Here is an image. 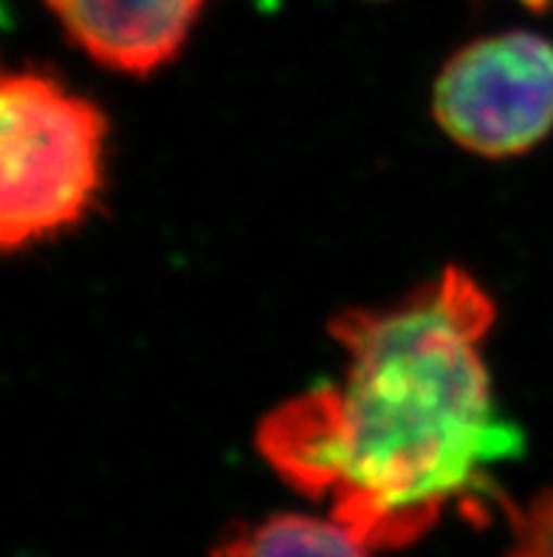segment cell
Wrapping results in <instances>:
<instances>
[{
	"label": "cell",
	"instance_id": "obj_3",
	"mask_svg": "<svg viewBox=\"0 0 553 557\" xmlns=\"http://www.w3.org/2000/svg\"><path fill=\"white\" fill-rule=\"evenodd\" d=\"M432 111L472 153H526L553 131V42L531 32L469 42L443 65Z\"/></svg>",
	"mask_w": 553,
	"mask_h": 557
},
{
	"label": "cell",
	"instance_id": "obj_5",
	"mask_svg": "<svg viewBox=\"0 0 553 557\" xmlns=\"http://www.w3.org/2000/svg\"><path fill=\"white\" fill-rule=\"evenodd\" d=\"M367 552L370 546L337 518L286 512L229 532L215 557H367Z\"/></svg>",
	"mask_w": 553,
	"mask_h": 557
},
{
	"label": "cell",
	"instance_id": "obj_4",
	"mask_svg": "<svg viewBox=\"0 0 553 557\" xmlns=\"http://www.w3.org/2000/svg\"><path fill=\"white\" fill-rule=\"evenodd\" d=\"M65 35L105 69L150 74L181 51L206 0H46Z\"/></svg>",
	"mask_w": 553,
	"mask_h": 557
},
{
	"label": "cell",
	"instance_id": "obj_1",
	"mask_svg": "<svg viewBox=\"0 0 553 557\" xmlns=\"http://www.w3.org/2000/svg\"><path fill=\"white\" fill-rule=\"evenodd\" d=\"M491 325L489 292L455 267L401 304L348 311L334 323L344 376L272 410L260 456L370 549L415 544L519 450L483 360Z\"/></svg>",
	"mask_w": 553,
	"mask_h": 557
},
{
	"label": "cell",
	"instance_id": "obj_2",
	"mask_svg": "<svg viewBox=\"0 0 553 557\" xmlns=\"http://www.w3.org/2000/svg\"><path fill=\"white\" fill-rule=\"evenodd\" d=\"M105 116L35 71H9L0 91V240L3 249L79 224L102 187Z\"/></svg>",
	"mask_w": 553,
	"mask_h": 557
},
{
	"label": "cell",
	"instance_id": "obj_6",
	"mask_svg": "<svg viewBox=\"0 0 553 557\" xmlns=\"http://www.w3.org/2000/svg\"><path fill=\"white\" fill-rule=\"evenodd\" d=\"M512 549L505 557H553V484L514 512Z\"/></svg>",
	"mask_w": 553,
	"mask_h": 557
},
{
	"label": "cell",
	"instance_id": "obj_7",
	"mask_svg": "<svg viewBox=\"0 0 553 557\" xmlns=\"http://www.w3.org/2000/svg\"><path fill=\"white\" fill-rule=\"evenodd\" d=\"M519 3H526L528 9H533V12H542V9L551 7L553 0H519Z\"/></svg>",
	"mask_w": 553,
	"mask_h": 557
}]
</instances>
